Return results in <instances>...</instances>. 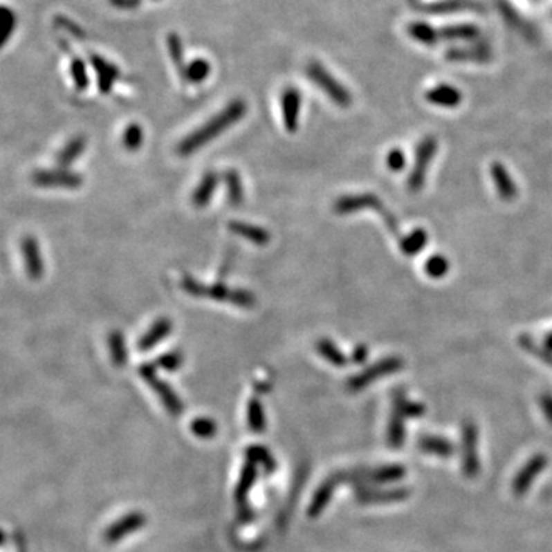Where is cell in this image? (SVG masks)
Here are the masks:
<instances>
[{
    "mask_svg": "<svg viewBox=\"0 0 552 552\" xmlns=\"http://www.w3.org/2000/svg\"><path fill=\"white\" fill-rule=\"evenodd\" d=\"M246 111L247 104L243 100H235L229 103L221 112H218L215 117H212L209 122L204 123L201 127H198L192 134H189L178 145L176 152L183 155V157H186V155L200 151L204 145L210 143L219 134L228 131L230 126L239 122L244 117Z\"/></svg>",
    "mask_w": 552,
    "mask_h": 552,
    "instance_id": "cell-1",
    "label": "cell"
},
{
    "mask_svg": "<svg viewBox=\"0 0 552 552\" xmlns=\"http://www.w3.org/2000/svg\"><path fill=\"white\" fill-rule=\"evenodd\" d=\"M181 287L186 290L189 295L196 296V298H209L214 301L230 302L241 309H253L257 304V298L249 290L243 288H229L224 284L206 286L203 282L194 279L192 276H184L181 279Z\"/></svg>",
    "mask_w": 552,
    "mask_h": 552,
    "instance_id": "cell-2",
    "label": "cell"
},
{
    "mask_svg": "<svg viewBox=\"0 0 552 552\" xmlns=\"http://www.w3.org/2000/svg\"><path fill=\"white\" fill-rule=\"evenodd\" d=\"M365 209L378 212V214L384 218V223L387 224V228L390 229V232H393L394 235L399 232L398 219H396V217L392 214V212L385 208V204L382 203L380 198L374 194L347 195V196H341L335 203V212L339 215L355 214V212L365 210Z\"/></svg>",
    "mask_w": 552,
    "mask_h": 552,
    "instance_id": "cell-3",
    "label": "cell"
},
{
    "mask_svg": "<svg viewBox=\"0 0 552 552\" xmlns=\"http://www.w3.org/2000/svg\"><path fill=\"white\" fill-rule=\"evenodd\" d=\"M437 152V140L434 137H425L416 147L414 152V165L412 172L408 175V189L410 192H421L425 186L428 167L433 163L434 155Z\"/></svg>",
    "mask_w": 552,
    "mask_h": 552,
    "instance_id": "cell-4",
    "label": "cell"
},
{
    "mask_svg": "<svg viewBox=\"0 0 552 552\" xmlns=\"http://www.w3.org/2000/svg\"><path fill=\"white\" fill-rule=\"evenodd\" d=\"M307 75L309 79L313 82L318 88L322 89L325 94L330 97V100H333L339 106H350L351 95L341 83H339L333 75H331L327 69H325L321 63L311 62L307 66Z\"/></svg>",
    "mask_w": 552,
    "mask_h": 552,
    "instance_id": "cell-5",
    "label": "cell"
},
{
    "mask_svg": "<svg viewBox=\"0 0 552 552\" xmlns=\"http://www.w3.org/2000/svg\"><path fill=\"white\" fill-rule=\"evenodd\" d=\"M403 360L398 356H390L385 359H380L378 362H374L368 368H365L364 371H360L356 376H353L349 380V388L353 392L362 390V388L373 384L374 380H378L379 378L388 376V374L398 373L402 370Z\"/></svg>",
    "mask_w": 552,
    "mask_h": 552,
    "instance_id": "cell-6",
    "label": "cell"
},
{
    "mask_svg": "<svg viewBox=\"0 0 552 552\" xmlns=\"http://www.w3.org/2000/svg\"><path fill=\"white\" fill-rule=\"evenodd\" d=\"M479 433L474 422L466 421L462 427V470L466 477H476L480 472V459L477 451Z\"/></svg>",
    "mask_w": 552,
    "mask_h": 552,
    "instance_id": "cell-7",
    "label": "cell"
},
{
    "mask_svg": "<svg viewBox=\"0 0 552 552\" xmlns=\"http://www.w3.org/2000/svg\"><path fill=\"white\" fill-rule=\"evenodd\" d=\"M548 466V457L544 454H535L523 465V468L514 477L511 490L515 497H522L528 493L531 485L534 484L535 477L544 471Z\"/></svg>",
    "mask_w": 552,
    "mask_h": 552,
    "instance_id": "cell-8",
    "label": "cell"
},
{
    "mask_svg": "<svg viewBox=\"0 0 552 552\" xmlns=\"http://www.w3.org/2000/svg\"><path fill=\"white\" fill-rule=\"evenodd\" d=\"M140 374L143 376V379L146 382H149L151 387L154 388L157 394L161 398L163 403H165V407L169 410L171 413H178L181 410V402L180 399L176 398L174 390L171 387H169L166 382H163L161 379H158L157 376V370H155V365L151 364H143L140 367Z\"/></svg>",
    "mask_w": 552,
    "mask_h": 552,
    "instance_id": "cell-9",
    "label": "cell"
},
{
    "mask_svg": "<svg viewBox=\"0 0 552 552\" xmlns=\"http://www.w3.org/2000/svg\"><path fill=\"white\" fill-rule=\"evenodd\" d=\"M282 120L288 132L298 129L300 114H301V92L296 88H287L281 95Z\"/></svg>",
    "mask_w": 552,
    "mask_h": 552,
    "instance_id": "cell-10",
    "label": "cell"
},
{
    "mask_svg": "<svg viewBox=\"0 0 552 552\" xmlns=\"http://www.w3.org/2000/svg\"><path fill=\"white\" fill-rule=\"evenodd\" d=\"M490 171H491L494 186H495V190H497L500 200L505 203L514 201L519 195V189H517V184L514 183L513 176L509 175L508 169L502 165V163L495 161V163H493Z\"/></svg>",
    "mask_w": 552,
    "mask_h": 552,
    "instance_id": "cell-11",
    "label": "cell"
},
{
    "mask_svg": "<svg viewBox=\"0 0 552 552\" xmlns=\"http://www.w3.org/2000/svg\"><path fill=\"white\" fill-rule=\"evenodd\" d=\"M171 330H172V322L169 321L167 318H160V320L155 321L152 324V327L141 336V339L138 341V349L141 351L152 350L155 345L161 342L166 336H169Z\"/></svg>",
    "mask_w": 552,
    "mask_h": 552,
    "instance_id": "cell-12",
    "label": "cell"
},
{
    "mask_svg": "<svg viewBox=\"0 0 552 552\" xmlns=\"http://www.w3.org/2000/svg\"><path fill=\"white\" fill-rule=\"evenodd\" d=\"M417 447L422 452L431 456L448 459L454 454V445H452L448 439L439 437V436H422L417 441Z\"/></svg>",
    "mask_w": 552,
    "mask_h": 552,
    "instance_id": "cell-13",
    "label": "cell"
},
{
    "mask_svg": "<svg viewBox=\"0 0 552 552\" xmlns=\"http://www.w3.org/2000/svg\"><path fill=\"white\" fill-rule=\"evenodd\" d=\"M229 229L235 233V235L246 238L247 241H250L257 246H264L270 241V233L266 229L259 228V226L247 224L241 221H232L229 224Z\"/></svg>",
    "mask_w": 552,
    "mask_h": 552,
    "instance_id": "cell-14",
    "label": "cell"
},
{
    "mask_svg": "<svg viewBox=\"0 0 552 552\" xmlns=\"http://www.w3.org/2000/svg\"><path fill=\"white\" fill-rule=\"evenodd\" d=\"M427 100L433 104L443 106V108H454L462 100V94L450 84H439L427 92Z\"/></svg>",
    "mask_w": 552,
    "mask_h": 552,
    "instance_id": "cell-15",
    "label": "cell"
},
{
    "mask_svg": "<svg viewBox=\"0 0 552 552\" xmlns=\"http://www.w3.org/2000/svg\"><path fill=\"white\" fill-rule=\"evenodd\" d=\"M218 184V175L215 172H206L201 178L198 187L194 190L192 194V203L196 208H204L210 203L212 196L217 189Z\"/></svg>",
    "mask_w": 552,
    "mask_h": 552,
    "instance_id": "cell-16",
    "label": "cell"
},
{
    "mask_svg": "<svg viewBox=\"0 0 552 552\" xmlns=\"http://www.w3.org/2000/svg\"><path fill=\"white\" fill-rule=\"evenodd\" d=\"M393 407H394V413L402 416L403 419H416V417L425 414V405H423V403L410 401L401 390H398L394 394Z\"/></svg>",
    "mask_w": 552,
    "mask_h": 552,
    "instance_id": "cell-17",
    "label": "cell"
},
{
    "mask_svg": "<svg viewBox=\"0 0 552 552\" xmlns=\"http://www.w3.org/2000/svg\"><path fill=\"white\" fill-rule=\"evenodd\" d=\"M428 243V235L423 229H414L408 233V235L401 239V252L407 257H414V255L421 253Z\"/></svg>",
    "mask_w": 552,
    "mask_h": 552,
    "instance_id": "cell-18",
    "label": "cell"
},
{
    "mask_svg": "<svg viewBox=\"0 0 552 552\" xmlns=\"http://www.w3.org/2000/svg\"><path fill=\"white\" fill-rule=\"evenodd\" d=\"M94 66L97 69L100 89L103 92H109L112 89V84H114V82L120 77L118 69L112 65V63H108L102 57H94Z\"/></svg>",
    "mask_w": 552,
    "mask_h": 552,
    "instance_id": "cell-19",
    "label": "cell"
},
{
    "mask_svg": "<svg viewBox=\"0 0 552 552\" xmlns=\"http://www.w3.org/2000/svg\"><path fill=\"white\" fill-rule=\"evenodd\" d=\"M316 351L331 365L344 367L347 365V362H349L347 356L338 349L333 341H330V339H320V341L316 342Z\"/></svg>",
    "mask_w": 552,
    "mask_h": 552,
    "instance_id": "cell-20",
    "label": "cell"
},
{
    "mask_svg": "<svg viewBox=\"0 0 552 552\" xmlns=\"http://www.w3.org/2000/svg\"><path fill=\"white\" fill-rule=\"evenodd\" d=\"M224 183H226V187H228V196H229V203L233 204V206H238V204H241L244 200V189H243V183H241V176L238 175L237 171H226L224 174Z\"/></svg>",
    "mask_w": 552,
    "mask_h": 552,
    "instance_id": "cell-21",
    "label": "cell"
},
{
    "mask_svg": "<svg viewBox=\"0 0 552 552\" xmlns=\"http://www.w3.org/2000/svg\"><path fill=\"white\" fill-rule=\"evenodd\" d=\"M184 77L192 83H201L210 75V63L206 59H195L184 68Z\"/></svg>",
    "mask_w": 552,
    "mask_h": 552,
    "instance_id": "cell-22",
    "label": "cell"
},
{
    "mask_svg": "<svg viewBox=\"0 0 552 552\" xmlns=\"http://www.w3.org/2000/svg\"><path fill=\"white\" fill-rule=\"evenodd\" d=\"M109 350H111L112 362L116 365L122 367L127 362V347L125 336L120 333V331H114V333L109 336Z\"/></svg>",
    "mask_w": 552,
    "mask_h": 552,
    "instance_id": "cell-23",
    "label": "cell"
},
{
    "mask_svg": "<svg viewBox=\"0 0 552 552\" xmlns=\"http://www.w3.org/2000/svg\"><path fill=\"white\" fill-rule=\"evenodd\" d=\"M519 344L523 350H526L531 355H534L535 358H539L542 362H544L546 365L552 367V351L546 347H542L540 344H537L533 338L523 335L519 339Z\"/></svg>",
    "mask_w": 552,
    "mask_h": 552,
    "instance_id": "cell-24",
    "label": "cell"
},
{
    "mask_svg": "<svg viewBox=\"0 0 552 552\" xmlns=\"http://www.w3.org/2000/svg\"><path fill=\"white\" fill-rule=\"evenodd\" d=\"M403 439H405V419L398 413H393L388 425V443L393 448L402 447Z\"/></svg>",
    "mask_w": 552,
    "mask_h": 552,
    "instance_id": "cell-25",
    "label": "cell"
},
{
    "mask_svg": "<svg viewBox=\"0 0 552 552\" xmlns=\"http://www.w3.org/2000/svg\"><path fill=\"white\" fill-rule=\"evenodd\" d=\"M425 273L433 279H441L443 276H447L450 270V261L443 257V255H433L425 261Z\"/></svg>",
    "mask_w": 552,
    "mask_h": 552,
    "instance_id": "cell-26",
    "label": "cell"
},
{
    "mask_svg": "<svg viewBox=\"0 0 552 552\" xmlns=\"http://www.w3.org/2000/svg\"><path fill=\"white\" fill-rule=\"evenodd\" d=\"M143 129L141 126L134 123L126 127L123 134V145L127 151H138L141 143H143Z\"/></svg>",
    "mask_w": 552,
    "mask_h": 552,
    "instance_id": "cell-27",
    "label": "cell"
},
{
    "mask_svg": "<svg viewBox=\"0 0 552 552\" xmlns=\"http://www.w3.org/2000/svg\"><path fill=\"white\" fill-rule=\"evenodd\" d=\"M181 364H183V355H181L180 351L165 353V355H161L157 359V362H155V365L161 367L163 370H166V371L178 370V368L181 367Z\"/></svg>",
    "mask_w": 552,
    "mask_h": 552,
    "instance_id": "cell-28",
    "label": "cell"
},
{
    "mask_svg": "<svg viewBox=\"0 0 552 552\" xmlns=\"http://www.w3.org/2000/svg\"><path fill=\"white\" fill-rule=\"evenodd\" d=\"M407 165V157L401 149H393L387 155V167L392 172H401Z\"/></svg>",
    "mask_w": 552,
    "mask_h": 552,
    "instance_id": "cell-29",
    "label": "cell"
},
{
    "mask_svg": "<svg viewBox=\"0 0 552 552\" xmlns=\"http://www.w3.org/2000/svg\"><path fill=\"white\" fill-rule=\"evenodd\" d=\"M249 422L252 428H255V431H258L259 428H263L264 425V414H263V408H261V403L258 401H252L250 402V407H249Z\"/></svg>",
    "mask_w": 552,
    "mask_h": 552,
    "instance_id": "cell-30",
    "label": "cell"
},
{
    "mask_svg": "<svg viewBox=\"0 0 552 552\" xmlns=\"http://www.w3.org/2000/svg\"><path fill=\"white\" fill-rule=\"evenodd\" d=\"M167 49H169V54H171V57H172L175 65L180 66L183 63V49H181V40L178 39V35L169 34Z\"/></svg>",
    "mask_w": 552,
    "mask_h": 552,
    "instance_id": "cell-31",
    "label": "cell"
},
{
    "mask_svg": "<svg viewBox=\"0 0 552 552\" xmlns=\"http://www.w3.org/2000/svg\"><path fill=\"white\" fill-rule=\"evenodd\" d=\"M410 31H412V34L414 35L416 39L423 40V42H430V44H433V42H434L433 31H431V28H428L425 25H422V24L413 25L412 30H410Z\"/></svg>",
    "mask_w": 552,
    "mask_h": 552,
    "instance_id": "cell-32",
    "label": "cell"
},
{
    "mask_svg": "<svg viewBox=\"0 0 552 552\" xmlns=\"http://www.w3.org/2000/svg\"><path fill=\"white\" fill-rule=\"evenodd\" d=\"M539 403H540V408H542L544 417H546V421L552 425V394L551 393L540 394Z\"/></svg>",
    "mask_w": 552,
    "mask_h": 552,
    "instance_id": "cell-33",
    "label": "cell"
},
{
    "mask_svg": "<svg viewBox=\"0 0 552 552\" xmlns=\"http://www.w3.org/2000/svg\"><path fill=\"white\" fill-rule=\"evenodd\" d=\"M368 355H370V350H368V347L364 345V344H359V345L355 347V349H353L351 360H353V362H356V364H364L365 360H367V358H368Z\"/></svg>",
    "mask_w": 552,
    "mask_h": 552,
    "instance_id": "cell-34",
    "label": "cell"
},
{
    "mask_svg": "<svg viewBox=\"0 0 552 552\" xmlns=\"http://www.w3.org/2000/svg\"><path fill=\"white\" fill-rule=\"evenodd\" d=\"M82 147H83V141L82 140L74 141V143L68 147V151L65 152V155H63V158H65L66 161H71L73 158H75L77 155L80 154Z\"/></svg>",
    "mask_w": 552,
    "mask_h": 552,
    "instance_id": "cell-35",
    "label": "cell"
},
{
    "mask_svg": "<svg viewBox=\"0 0 552 552\" xmlns=\"http://www.w3.org/2000/svg\"><path fill=\"white\" fill-rule=\"evenodd\" d=\"M232 263H233V258H232V253H228L226 255V258H224V263H223V266H221V270H219V276H224L229 273V270H230V266H232Z\"/></svg>",
    "mask_w": 552,
    "mask_h": 552,
    "instance_id": "cell-36",
    "label": "cell"
},
{
    "mask_svg": "<svg viewBox=\"0 0 552 552\" xmlns=\"http://www.w3.org/2000/svg\"><path fill=\"white\" fill-rule=\"evenodd\" d=\"M544 347H546V349H549L552 351V331H549V333L546 335V338H544Z\"/></svg>",
    "mask_w": 552,
    "mask_h": 552,
    "instance_id": "cell-37",
    "label": "cell"
}]
</instances>
